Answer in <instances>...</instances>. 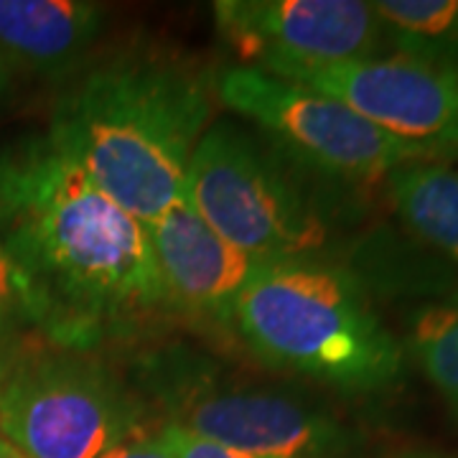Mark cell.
Returning <instances> with one entry per match:
<instances>
[{
	"label": "cell",
	"mask_w": 458,
	"mask_h": 458,
	"mask_svg": "<svg viewBox=\"0 0 458 458\" xmlns=\"http://www.w3.org/2000/svg\"><path fill=\"white\" fill-rule=\"evenodd\" d=\"M216 102L252 123L301 171L331 183H375L412 161H438L397 140L336 99L252 66L232 64L214 77Z\"/></svg>",
	"instance_id": "52a82bcc"
},
{
	"label": "cell",
	"mask_w": 458,
	"mask_h": 458,
	"mask_svg": "<svg viewBox=\"0 0 458 458\" xmlns=\"http://www.w3.org/2000/svg\"><path fill=\"white\" fill-rule=\"evenodd\" d=\"M158 433H161V438H164L174 458H278L250 454V451H240V448H229V445L201 438L197 433L183 430L179 426H171V423H161Z\"/></svg>",
	"instance_id": "2e32d148"
},
{
	"label": "cell",
	"mask_w": 458,
	"mask_h": 458,
	"mask_svg": "<svg viewBox=\"0 0 458 458\" xmlns=\"http://www.w3.org/2000/svg\"><path fill=\"white\" fill-rule=\"evenodd\" d=\"M16 342H18V339H16ZM16 342L0 344V377H3V369H5V364H8V357H11V352H13Z\"/></svg>",
	"instance_id": "d6986e66"
},
{
	"label": "cell",
	"mask_w": 458,
	"mask_h": 458,
	"mask_svg": "<svg viewBox=\"0 0 458 458\" xmlns=\"http://www.w3.org/2000/svg\"><path fill=\"white\" fill-rule=\"evenodd\" d=\"M403 346L458 418V293L428 301L410 313Z\"/></svg>",
	"instance_id": "5bb4252c"
},
{
	"label": "cell",
	"mask_w": 458,
	"mask_h": 458,
	"mask_svg": "<svg viewBox=\"0 0 458 458\" xmlns=\"http://www.w3.org/2000/svg\"><path fill=\"white\" fill-rule=\"evenodd\" d=\"M11 80H13L11 69L3 64V59H0V99H3V95L8 92V87H11Z\"/></svg>",
	"instance_id": "ac0fdd59"
},
{
	"label": "cell",
	"mask_w": 458,
	"mask_h": 458,
	"mask_svg": "<svg viewBox=\"0 0 458 458\" xmlns=\"http://www.w3.org/2000/svg\"><path fill=\"white\" fill-rule=\"evenodd\" d=\"M311 87L441 161L458 153V72L403 54L295 69L280 77Z\"/></svg>",
	"instance_id": "9c48e42d"
},
{
	"label": "cell",
	"mask_w": 458,
	"mask_h": 458,
	"mask_svg": "<svg viewBox=\"0 0 458 458\" xmlns=\"http://www.w3.org/2000/svg\"><path fill=\"white\" fill-rule=\"evenodd\" d=\"M146 227L171 316L225 327L240 293L267 265L229 245L186 199Z\"/></svg>",
	"instance_id": "30bf717a"
},
{
	"label": "cell",
	"mask_w": 458,
	"mask_h": 458,
	"mask_svg": "<svg viewBox=\"0 0 458 458\" xmlns=\"http://www.w3.org/2000/svg\"><path fill=\"white\" fill-rule=\"evenodd\" d=\"M225 328L270 369L352 397L394 390L405 346L352 273L324 260L267 262Z\"/></svg>",
	"instance_id": "3957f363"
},
{
	"label": "cell",
	"mask_w": 458,
	"mask_h": 458,
	"mask_svg": "<svg viewBox=\"0 0 458 458\" xmlns=\"http://www.w3.org/2000/svg\"><path fill=\"white\" fill-rule=\"evenodd\" d=\"M183 199L229 245L262 262L318 260L328 240L311 176L237 120H214L204 131Z\"/></svg>",
	"instance_id": "277c9868"
},
{
	"label": "cell",
	"mask_w": 458,
	"mask_h": 458,
	"mask_svg": "<svg viewBox=\"0 0 458 458\" xmlns=\"http://www.w3.org/2000/svg\"><path fill=\"white\" fill-rule=\"evenodd\" d=\"M158 426L107 361L41 336H21L0 377V438L23 458H99Z\"/></svg>",
	"instance_id": "5b68a950"
},
{
	"label": "cell",
	"mask_w": 458,
	"mask_h": 458,
	"mask_svg": "<svg viewBox=\"0 0 458 458\" xmlns=\"http://www.w3.org/2000/svg\"><path fill=\"white\" fill-rule=\"evenodd\" d=\"M140 387L150 410L164 412L161 423L250 454L346 458L364 445L354 428L318 403L265 385H225L209 377V364L197 354L153 357Z\"/></svg>",
	"instance_id": "8992f818"
},
{
	"label": "cell",
	"mask_w": 458,
	"mask_h": 458,
	"mask_svg": "<svg viewBox=\"0 0 458 458\" xmlns=\"http://www.w3.org/2000/svg\"><path fill=\"white\" fill-rule=\"evenodd\" d=\"M400 222L458 267V168L443 161H412L385 179Z\"/></svg>",
	"instance_id": "7c38bea8"
},
{
	"label": "cell",
	"mask_w": 458,
	"mask_h": 458,
	"mask_svg": "<svg viewBox=\"0 0 458 458\" xmlns=\"http://www.w3.org/2000/svg\"><path fill=\"white\" fill-rule=\"evenodd\" d=\"M105 8L87 0H0V59L11 74L74 80L105 33Z\"/></svg>",
	"instance_id": "8fae6325"
},
{
	"label": "cell",
	"mask_w": 458,
	"mask_h": 458,
	"mask_svg": "<svg viewBox=\"0 0 458 458\" xmlns=\"http://www.w3.org/2000/svg\"><path fill=\"white\" fill-rule=\"evenodd\" d=\"M390 51L458 72V0H372Z\"/></svg>",
	"instance_id": "4fadbf2b"
},
{
	"label": "cell",
	"mask_w": 458,
	"mask_h": 458,
	"mask_svg": "<svg viewBox=\"0 0 458 458\" xmlns=\"http://www.w3.org/2000/svg\"><path fill=\"white\" fill-rule=\"evenodd\" d=\"M99 458H174L168 445L161 438L158 428L156 430H148L143 436H135L131 441L120 443L110 448L107 454H102Z\"/></svg>",
	"instance_id": "e0dca14e"
},
{
	"label": "cell",
	"mask_w": 458,
	"mask_h": 458,
	"mask_svg": "<svg viewBox=\"0 0 458 458\" xmlns=\"http://www.w3.org/2000/svg\"><path fill=\"white\" fill-rule=\"evenodd\" d=\"M31 328L29 301L16 262L0 245V344H11Z\"/></svg>",
	"instance_id": "9a60e30c"
},
{
	"label": "cell",
	"mask_w": 458,
	"mask_h": 458,
	"mask_svg": "<svg viewBox=\"0 0 458 458\" xmlns=\"http://www.w3.org/2000/svg\"><path fill=\"white\" fill-rule=\"evenodd\" d=\"M216 72L156 44L89 62L47 132L117 207L150 225L183 199L191 153L212 125Z\"/></svg>",
	"instance_id": "7a4b0ae2"
},
{
	"label": "cell",
	"mask_w": 458,
	"mask_h": 458,
	"mask_svg": "<svg viewBox=\"0 0 458 458\" xmlns=\"http://www.w3.org/2000/svg\"><path fill=\"white\" fill-rule=\"evenodd\" d=\"M214 26L240 64L273 77L390 54L387 31L364 0H219Z\"/></svg>",
	"instance_id": "ba28073f"
},
{
	"label": "cell",
	"mask_w": 458,
	"mask_h": 458,
	"mask_svg": "<svg viewBox=\"0 0 458 458\" xmlns=\"http://www.w3.org/2000/svg\"><path fill=\"white\" fill-rule=\"evenodd\" d=\"M0 245L23 278L31 328L54 346L99 354L171 316L146 225L47 131L0 148Z\"/></svg>",
	"instance_id": "6da1fadb"
}]
</instances>
